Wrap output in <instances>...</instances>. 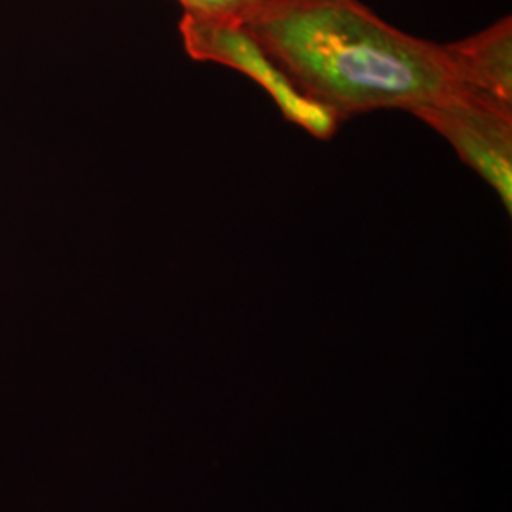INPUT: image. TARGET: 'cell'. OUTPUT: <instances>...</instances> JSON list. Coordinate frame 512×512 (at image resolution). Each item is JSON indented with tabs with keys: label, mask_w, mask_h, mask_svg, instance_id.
I'll use <instances>...</instances> for the list:
<instances>
[{
	"label": "cell",
	"mask_w": 512,
	"mask_h": 512,
	"mask_svg": "<svg viewBox=\"0 0 512 512\" xmlns=\"http://www.w3.org/2000/svg\"><path fill=\"white\" fill-rule=\"evenodd\" d=\"M238 19L340 122L378 109L416 116L461 90L446 46L403 33L361 0H260Z\"/></svg>",
	"instance_id": "1"
},
{
	"label": "cell",
	"mask_w": 512,
	"mask_h": 512,
	"mask_svg": "<svg viewBox=\"0 0 512 512\" xmlns=\"http://www.w3.org/2000/svg\"><path fill=\"white\" fill-rule=\"evenodd\" d=\"M181 35L190 57L220 63L253 78L270 93L289 122L323 141L336 133L340 120L300 92L238 18L183 14Z\"/></svg>",
	"instance_id": "2"
},
{
	"label": "cell",
	"mask_w": 512,
	"mask_h": 512,
	"mask_svg": "<svg viewBox=\"0 0 512 512\" xmlns=\"http://www.w3.org/2000/svg\"><path fill=\"white\" fill-rule=\"evenodd\" d=\"M512 209V109L458 90L416 114Z\"/></svg>",
	"instance_id": "3"
},
{
	"label": "cell",
	"mask_w": 512,
	"mask_h": 512,
	"mask_svg": "<svg viewBox=\"0 0 512 512\" xmlns=\"http://www.w3.org/2000/svg\"><path fill=\"white\" fill-rule=\"evenodd\" d=\"M458 86L512 109V23L499 19L475 37L446 44Z\"/></svg>",
	"instance_id": "4"
},
{
	"label": "cell",
	"mask_w": 512,
	"mask_h": 512,
	"mask_svg": "<svg viewBox=\"0 0 512 512\" xmlns=\"http://www.w3.org/2000/svg\"><path fill=\"white\" fill-rule=\"evenodd\" d=\"M184 14L213 16V18H241L260 0H179Z\"/></svg>",
	"instance_id": "5"
}]
</instances>
